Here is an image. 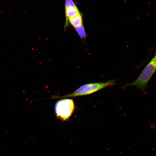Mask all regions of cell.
I'll list each match as a JSON object with an SVG mask.
<instances>
[{
    "label": "cell",
    "mask_w": 156,
    "mask_h": 156,
    "mask_svg": "<svg viewBox=\"0 0 156 156\" xmlns=\"http://www.w3.org/2000/svg\"><path fill=\"white\" fill-rule=\"evenodd\" d=\"M70 6L77 8L76 5L72 0H66L65 8Z\"/></svg>",
    "instance_id": "7"
},
{
    "label": "cell",
    "mask_w": 156,
    "mask_h": 156,
    "mask_svg": "<svg viewBox=\"0 0 156 156\" xmlns=\"http://www.w3.org/2000/svg\"><path fill=\"white\" fill-rule=\"evenodd\" d=\"M65 10L66 20L64 27L66 29L69 25L68 19L70 18L81 13L79 12L77 8H75L72 7H68L65 8Z\"/></svg>",
    "instance_id": "4"
},
{
    "label": "cell",
    "mask_w": 156,
    "mask_h": 156,
    "mask_svg": "<svg viewBox=\"0 0 156 156\" xmlns=\"http://www.w3.org/2000/svg\"><path fill=\"white\" fill-rule=\"evenodd\" d=\"M75 105L73 101L69 99H63L56 103L55 111L56 116L62 120H66L71 116Z\"/></svg>",
    "instance_id": "3"
},
{
    "label": "cell",
    "mask_w": 156,
    "mask_h": 156,
    "mask_svg": "<svg viewBox=\"0 0 156 156\" xmlns=\"http://www.w3.org/2000/svg\"><path fill=\"white\" fill-rule=\"evenodd\" d=\"M75 30L82 40H85L86 34L83 24L74 27Z\"/></svg>",
    "instance_id": "6"
},
{
    "label": "cell",
    "mask_w": 156,
    "mask_h": 156,
    "mask_svg": "<svg viewBox=\"0 0 156 156\" xmlns=\"http://www.w3.org/2000/svg\"><path fill=\"white\" fill-rule=\"evenodd\" d=\"M156 71V54L147 64L139 76L133 82L127 83L121 87L123 89L126 87L134 86L143 92L153 75Z\"/></svg>",
    "instance_id": "1"
},
{
    "label": "cell",
    "mask_w": 156,
    "mask_h": 156,
    "mask_svg": "<svg viewBox=\"0 0 156 156\" xmlns=\"http://www.w3.org/2000/svg\"><path fill=\"white\" fill-rule=\"evenodd\" d=\"M116 79L110 80L104 82H96L84 85L73 93L61 96H54V98L65 97H74L88 95L96 92L103 88L112 86L116 84Z\"/></svg>",
    "instance_id": "2"
},
{
    "label": "cell",
    "mask_w": 156,
    "mask_h": 156,
    "mask_svg": "<svg viewBox=\"0 0 156 156\" xmlns=\"http://www.w3.org/2000/svg\"><path fill=\"white\" fill-rule=\"evenodd\" d=\"M68 23L74 27L83 24L81 13L70 18L68 20Z\"/></svg>",
    "instance_id": "5"
},
{
    "label": "cell",
    "mask_w": 156,
    "mask_h": 156,
    "mask_svg": "<svg viewBox=\"0 0 156 156\" xmlns=\"http://www.w3.org/2000/svg\"><path fill=\"white\" fill-rule=\"evenodd\" d=\"M152 126L153 127V128L156 130V125H152Z\"/></svg>",
    "instance_id": "8"
}]
</instances>
